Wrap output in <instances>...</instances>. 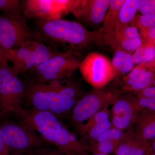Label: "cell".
Returning <instances> with one entry per match:
<instances>
[{
	"label": "cell",
	"instance_id": "1",
	"mask_svg": "<svg viewBox=\"0 0 155 155\" xmlns=\"http://www.w3.org/2000/svg\"><path fill=\"white\" fill-rule=\"evenodd\" d=\"M63 80L45 83L31 80L25 86V98L34 110L65 115L72 110L84 94L77 84Z\"/></svg>",
	"mask_w": 155,
	"mask_h": 155
},
{
	"label": "cell",
	"instance_id": "2",
	"mask_svg": "<svg viewBox=\"0 0 155 155\" xmlns=\"http://www.w3.org/2000/svg\"><path fill=\"white\" fill-rule=\"evenodd\" d=\"M39 39L57 51L61 47L78 53L94 43L104 45L101 30L90 31L79 22L61 19H36Z\"/></svg>",
	"mask_w": 155,
	"mask_h": 155
},
{
	"label": "cell",
	"instance_id": "3",
	"mask_svg": "<svg viewBox=\"0 0 155 155\" xmlns=\"http://www.w3.org/2000/svg\"><path fill=\"white\" fill-rule=\"evenodd\" d=\"M21 122L30 126L45 141L65 155H88L89 147L70 131L59 116L48 111L24 110Z\"/></svg>",
	"mask_w": 155,
	"mask_h": 155
},
{
	"label": "cell",
	"instance_id": "4",
	"mask_svg": "<svg viewBox=\"0 0 155 155\" xmlns=\"http://www.w3.org/2000/svg\"><path fill=\"white\" fill-rule=\"evenodd\" d=\"M25 86L12 70L8 61L0 64V114L1 116L20 117Z\"/></svg>",
	"mask_w": 155,
	"mask_h": 155
},
{
	"label": "cell",
	"instance_id": "5",
	"mask_svg": "<svg viewBox=\"0 0 155 155\" xmlns=\"http://www.w3.org/2000/svg\"><path fill=\"white\" fill-rule=\"evenodd\" d=\"M38 38L23 42L8 52V61L17 75L28 72L60 53Z\"/></svg>",
	"mask_w": 155,
	"mask_h": 155
},
{
	"label": "cell",
	"instance_id": "6",
	"mask_svg": "<svg viewBox=\"0 0 155 155\" xmlns=\"http://www.w3.org/2000/svg\"><path fill=\"white\" fill-rule=\"evenodd\" d=\"M81 61L78 53L60 52L28 72L33 77L32 80L40 83L63 80L70 78Z\"/></svg>",
	"mask_w": 155,
	"mask_h": 155
},
{
	"label": "cell",
	"instance_id": "7",
	"mask_svg": "<svg viewBox=\"0 0 155 155\" xmlns=\"http://www.w3.org/2000/svg\"><path fill=\"white\" fill-rule=\"evenodd\" d=\"M121 93L116 88H101L84 94L72 110V124L78 128L99 111L113 104Z\"/></svg>",
	"mask_w": 155,
	"mask_h": 155
},
{
	"label": "cell",
	"instance_id": "8",
	"mask_svg": "<svg viewBox=\"0 0 155 155\" xmlns=\"http://www.w3.org/2000/svg\"><path fill=\"white\" fill-rule=\"evenodd\" d=\"M4 141L12 153L33 152L43 148L45 141L36 131L22 122L1 123Z\"/></svg>",
	"mask_w": 155,
	"mask_h": 155
},
{
	"label": "cell",
	"instance_id": "9",
	"mask_svg": "<svg viewBox=\"0 0 155 155\" xmlns=\"http://www.w3.org/2000/svg\"><path fill=\"white\" fill-rule=\"evenodd\" d=\"M38 38L21 14H0V43L8 52L23 42Z\"/></svg>",
	"mask_w": 155,
	"mask_h": 155
},
{
	"label": "cell",
	"instance_id": "10",
	"mask_svg": "<svg viewBox=\"0 0 155 155\" xmlns=\"http://www.w3.org/2000/svg\"><path fill=\"white\" fill-rule=\"evenodd\" d=\"M78 68L84 79L97 89L103 88L116 76L112 62L99 53L88 54Z\"/></svg>",
	"mask_w": 155,
	"mask_h": 155
},
{
	"label": "cell",
	"instance_id": "11",
	"mask_svg": "<svg viewBox=\"0 0 155 155\" xmlns=\"http://www.w3.org/2000/svg\"><path fill=\"white\" fill-rule=\"evenodd\" d=\"M21 7L22 15L27 19L49 21L61 19L67 13L62 0H24Z\"/></svg>",
	"mask_w": 155,
	"mask_h": 155
},
{
	"label": "cell",
	"instance_id": "12",
	"mask_svg": "<svg viewBox=\"0 0 155 155\" xmlns=\"http://www.w3.org/2000/svg\"><path fill=\"white\" fill-rule=\"evenodd\" d=\"M139 114L135 97L121 96L113 104L110 121L112 126L122 130H130Z\"/></svg>",
	"mask_w": 155,
	"mask_h": 155
},
{
	"label": "cell",
	"instance_id": "13",
	"mask_svg": "<svg viewBox=\"0 0 155 155\" xmlns=\"http://www.w3.org/2000/svg\"><path fill=\"white\" fill-rule=\"evenodd\" d=\"M155 75L152 71L145 68L141 64L133 68L128 74L118 81L121 92H136L152 86Z\"/></svg>",
	"mask_w": 155,
	"mask_h": 155
},
{
	"label": "cell",
	"instance_id": "14",
	"mask_svg": "<svg viewBox=\"0 0 155 155\" xmlns=\"http://www.w3.org/2000/svg\"><path fill=\"white\" fill-rule=\"evenodd\" d=\"M125 0H110L107 13L103 21V25L100 29L102 34L104 44L110 45L115 34L120 9Z\"/></svg>",
	"mask_w": 155,
	"mask_h": 155
},
{
	"label": "cell",
	"instance_id": "15",
	"mask_svg": "<svg viewBox=\"0 0 155 155\" xmlns=\"http://www.w3.org/2000/svg\"><path fill=\"white\" fill-rule=\"evenodd\" d=\"M109 3L110 0H85L80 17L89 23L99 24L104 20Z\"/></svg>",
	"mask_w": 155,
	"mask_h": 155
},
{
	"label": "cell",
	"instance_id": "16",
	"mask_svg": "<svg viewBox=\"0 0 155 155\" xmlns=\"http://www.w3.org/2000/svg\"><path fill=\"white\" fill-rule=\"evenodd\" d=\"M131 130L138 138L150 142L155 139V113L139 112Z\"/></svg>",
	"mask_w": 155,
	"mask_h": 155
},
{
	"label": "cell",
	"instance_id": "17",
	"mask_svg": "<svg viewBox=\"0 0 155 155\" xmlns=\"http://www.w3.org/2000/svg\"><path fill=\"white\" fill-rule=\"evenodd\" d=\"M112 64L116 76L117 74H127L133 69L134 64L133 55L123 50H115Z\"/></svg>",
	"mask_w": 155,
	"mask_h": 155
},
{
	"label": "cell",
	"instance_id": "18",
	"mask_svg": "<svg viewBox=\"0 0 155 155\" xmlns=\"http://www.w3.org/2000/svg\"><path fill=\"white\" fill-rule=\"evenodd\" d=\"M138 0H125L119 11L118 21L122 25H127L135 18L137 10Z\"/></svg>",
	"mask_w": 155,
	"mask_h": 155
},
{
	"label": "cell",
	"instance_id": "19",
	"mask_svg": "<svg viewBox=\"0 0 155 155\" xmlns=\"http://www.w3.org/2000/svg\"><path fill=\"white\" fill-rule=\"evenodd\" d=\"M112 127V123L110 120L93 126L81 136L84 140L83 143L88 147L90 145L94 142L99 137Z\"/></svg>",
	"mask_w": 155,
	"mask_h": 155
},
{
	"label": "cell",
	"instance_id": "20",
	"mask_svg": "<svg viewBox=\"0 0 155 155\" xmlns=\"http://www.w3.org/2000/svg\"><path fill=\"white\" fill-rule=\"evenodd\" d=\"M110 114L108 107L104 108L94 114L87 122L77 128L78 131L82 136L93 126L110 120Z\"/></svg>",
	"mask_w": 155,
	"mask_h": 155
},
{
	"label": "cell",
	"instance_id": "21",
	"mask_svg": "<svg viewBox=\"0 0 155 155\" xmlns=\"http://www.w3.org/2000/svg\"><path fill=\"white\" fill-rule=\"evenodd\" d=\"M134 64H142L150 62L155 58V47L152 45H142L133 55Z\"/></svg>",
	"mask_w": 155,
	"mask_h": 155
},
{
	"label": "cell",
	"instance_id": "22",
	"mask_svg": "<svg viewBox=\"0 0 155 155\" xmlns=\"http://www.w3.org/2000/svg\"><path fill=\"white\" fill-rule=\"evenodd\" d=\"M137 23L143 36L155 37V14L141 15L137 19Z\"/></svg>",
	"mask_w": 155,
	"mask_h": 155
},
{
	"label": "cell",
	"instance_id": "23",
	"mask_svg": "<svg viewBox=\"0 0 155 155\" xmlns=\"http://www.w3.org/2000/svg\"><path fill=\"white\" fill-rule=\"evenodd\" d=\"M120 141H106L96 143L88 147L93 153H103L109 155L115 153Z\"/></svg>",
	"mask_w": 155,
	"mask_h": 155
},
{
	"label": "cell",
	"instance_id": "24",
	"mask_svg": "<svg viewBox=\"0 0 155 155\" xmlns=\"http://www.w3.org/2000/svg\"><path fill=\"white\" fill-rule=\"evenodd\" d=\"M127 130H122L112 127L99 137L94 142L90 145L96 143L106 141H121L127 134Z\"/></svg>",
	"mask_w": 155,
	"mask_h": 155
},
{
	"label": "cell",
	"instance_id": "25",
	"mask_svg": "<svg viewBox=\"0 0 155 155\" xmlns=\"http://www.w3.org/2000/svg\"><path fill=\"white\" fill-rule=\"evenodd\" d=\"M22 1L0 0V11L5 14H22Z\"/></svg>",
	"mask_w": 155,
	"mask_h": 155
},
{
	"label": "cell",
	"instance_id": "26",
	"mask_svg": "<svg viewBox=\"0 0 155 155\" xmlns=\"http://www.w3.org/2000/svg\"><path fill=\"white\" fill-rule=\"evenodd\" d=\"M139 112L155 113V99L135 96Z\"/></svg>",
	"mask_w": 155,
	"mask_h": 155
},
{
	"label": "cell",
	"instance_id": "27",
	"mask_svg": "<svg viewBox=\"0 0 155 155\" xmlns=\"http://www.w3.org/2000/svg\"><path fill=\"white\" fill-rule=\"evenodd\" d=\"M137 10L143 15L155 14V0H138Z\"/></svg>",
	"mask_w": 155,
	"mask_h": 155
},
{
	"label": "cell",
	"instance_id": "28",
	"mask_svg": "<svg viewBox=\"0 0 155 155\" xmlns=\"http://www.w3.org/2000/svg\"><path fill=\"white\" fill-rule=\"evenodd\" d=\"M136 97L155 99V86H150L136 92Z\"/></svg>",
	"mask_w": 155,
	"mask_h": 155
},
{
	"label": "cell",
	"instance_id": "29",
	"mask_svg": "<svg viewBox=\"0 0 155 155\" xmlns=\"http://www.w3.org/2000/svg\"><path fill=\"white\" fill-rule=\"evenodd\" d=\"M30 155H65L58 149L55 150H48L47 149H40L35 151Z\"/></svg>",
	"mask_w": 155,
	"mask_h": 155
},
{
	"label": "cell",
	"instance_id": "30",
	"mask_svg": "<svg viewBox=\"0 0 155 155\" xmlns=\"http://www.w3.org/2000/svg\"><path fill=\"white\" fill-rule=\"evenodd\" d=\"M1 116L0 114V117ZM10 155V152L8 147L7 146L3 138L1 129V123L0 122V155Z\"/></svg>",
	"mask_w": 155,
	"mask_h": 155
},
{
	"label": "cell",
	"instance_id": "31",
	"mask_svg": "<svg viewBox=\"0 0 155 155\" xmlns=\"http://www.w3.org/2000/svg\"><path fill=\"white\" fill-rule=\"evenodd\" d=\"M8 52L3 47L0 43V64L5 61H8Z\"/></svg>",
	"mask_w": 155,
	"mask_h": 155
},
{
	"label": "cell",
	"instance_id": "32",
	"mask_svg": "<svg viewBox=\"0 0 155 155\" xmlns=\"http://www.w3.org/2000/svg\"><path fill=\"white\" fill-rule=\"evenodd\" d=\"M150 144L152 151L153 152H155V139L150 142Z\"/></svg>",
	"mask_w": 155,
	"mask_h": 155
},
{
	"label": "cell",
	"instance_id": "33",
	"mask_svg": "<svg viewBox=\"0 0 155 155\" xmlns=\"http://www.w3.org/2000/svg\"><path fill=\"white\" fill-rule=\"evenodd\" d=\"M33 152L25 153H14L10 154V155H30Z\"/></svg>",
	"mask_w": 155,
	"mask_h": 155
},
{
	"label": "cell",
	"instance_id": "34",
	"mask_svg": "<svg viewBox=\"0 0 155 155\" xmlns=\"http://www.w3.org/2000/svg\"><path fill=\"white\" fill-rule=\"evenodd\" d=\"M92 155H109L105 154H103V153H93V154Z\"/></svg>",
	"mask_w": 155,
	"mask_h": 155
},
{
	"label": "cell",
	"instance_id": "35",
	"mask_svg": "<svg viewBox=\"0 0 155 155\" xmlns=\"http://www.w3.org/2000/svg\"><path fill=\"white\" fill-rule=\"evenodd\" d=\"M152 85V86H155V76L154 77V80L153 81V82Z\"/></svg>",
	"mask_w": 155,
	"mask_h": 155
},
{
	"label": "cell",
	"instance_id": "36",
	"mask_svg": "<svg viewBox=\"0 0 155 155\" xmlns=\"http://www.w3.org/2000/svg\"><path fill=\"white\" fill-rule=\"evenodd\" d=\"M148 155H155V152H153L152 151Z\"/></svg>",
	"mask_w": 155,
	"mask_h": 155
}]
</instances>
